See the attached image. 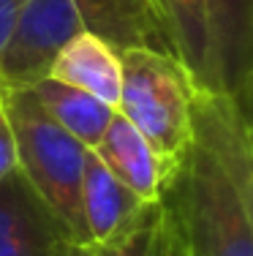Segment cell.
I'll return each instance as SVG.
<instances>
[{
  "mask_svg": "<svg viewBox=\"0 0 253 256\" xmlns=\"http://www.w3.org/2000/svg\"><path fill=\"white\" fill-rule=\"evenodd\" d=\"M161 199L185 256H253V112L196 90L188 148Z\"/></svg>",
  "mask_w": 253,
  "mask_h": 256,
  "instance_id": "obj_1",
  "label": "cell"
},
{
  "mask_svg": "<svg viewBox=\"0 0 253 256\" xmlns=\"http://www.w3.org/2000/svg\"><path fill=\"white\" fill-rule=\"evenodd\" d=\"M79 33L98 36L117 52L144 46L174 58L153 0H25L0 60V84L33 88Z\"/></svg>",
  "mask_w": 253,
  "mask_h": 256,
  "instance_id": "obj_2",
  "label": "cell"
},
{
  "mask_svg": "<svg viewBox=\"0 0 253 256\" xmlns=\"http://www.w3.org/2000/svg\"><path fill=\"white\" fill-rule=\"evenodd\" d=\"M0 106L16 144V169L79 246L90 248L82 218V174L87 148L65 134L35 98L33 88H3Z\"/></svg>",
  "mask_w": 253,
  "mask_h": 256,
  "instance_id": "obj_3",
  "label": "cell"
},
{
  "mask_svg": "<svg viewBox=\"0 0 253 256\" xmlns=\"http://www.w3.org/2000/svg\"><path fill=\"white\" fill-rule=\"evenodd\" d=\"M120 74L114 109L153 144L172 178L191 139L196 84L172 54L144 46L120 52Z\"/></svg>",
  "mask_w": 253,
  "mask_h": 256,
  "instance_id": "obj_4",
  "label": "cell"
},
{
  "mask_svg": "<svg viewBox=\"0 0 253 256\" xmlns=\"http://www.w3.org/2000/svg\"><path fill=\"white\" fill-rule=\"evenodd\" d=\"M74 242L19 169L0 180V256H63Z\"/></svg>",
  "mask_w": 253,
  "mask_h": 256,
  "instance_id": "obj_5",
  "label": "cell"
},
{
  "mask_svg": "<svg viewBox=\"0 0 253 256\" xmlns=\"http://www.w3.org/2000/svg\"><path fill=\"white\" fill-rule=\"evenodd\" d=\"M213 84L253 112V0H207Z\"/></svg>",
  "mask_w": 253,
  "mask_h": 256,
  "instance_id": "obj_6",
  "label": "cell"
},
{
  "mask_svg": "<svg viewBox=\"0 0 253 256\" xmlns=\"http://www.w3.org/2000/svg\"><path fill=\"white\" fill-rule=\"evenodd\" d=\"M98 161L142 202H158L169 172L155 148L114 109L101 142L93 148Z\"/></svg>",
  "mask_w": 253,
  "mask_h": 256,
  "instance_id": "obj_7",
  "label": "cell"
},
{
  "mask_svg": "<svg viewBox=\"0 0 253 256\" xmlns=\"http://www.w3.org/2000/svg\"><path fill=\"white\" fill-rule=\"evenodd\" d=\"M52 79L90 93L106 106H117L120 98V52L93 33H79L60 46L49 66Z\"/></svg>",
  "mask_w": 253,
  "mask_h": 256,
  "instance_id": "obj_8",
  "label": "cell"
},
{
  "mask_svg": "<svg viewBox=\"0 0 253 256\" xmlns=\"http://www.w3.org/2000/svg\"><path fill=\"white\" fill-rule=\"evenodd\" d=\"M144 204L147 202H142L136 194H131L98 161V156L87 150L82 174V218L90 246L106 242L117 237L123 229H128Z\"/></svg>",
  "mask_w": 253,
  "mask_h": 256,
  "instance_id": "obj_9",
  "label": "cell"
},
{
  "mask_svg": "<svg viewBox=\"0 0 253 256\" xmlns=\"http://www.w3.org/2000/svg\"><path fill=\"white\" fill-rule=\"evenodd\" d=\"M166 28L169 44L196 90H215L210 60L207 0H153Z\"/></svg>",
  "mask_w": 253,
  "mask_h": 256,
  "instance_id": "obj_10",
  "label": "cell"
},
{
  "mask_svg": "<svg viewBox=\"0 0 253 256\" xmlns=\"http://www.w3.org/2000/svg\"><path fill=\"white\" fill-rule=\"evenodd\" d=\"M33 93L41 101L44 112L87 150H93L101 142V136H104L106 126H109L114 114V109L106 106L104 101L93 98L90 93H82L71 84L57 82L52 76L38 79L33 84Z\"/></svg>",
  "mask_w": 253,
  "mask_h": 256,
  "instance_id": "obj_11",
  "label": "cell"
},
{
  "mask_svg": "<svg viewBox=\"0 0 253 256\" xmlns=\"http://www.w3.org/2000/svg\"><path fill=\"white\" fill-rule=\"evenodd\" d=\"M87 256H185L172 212L158 202H147L128 229L98 246H90Z\"/></svg>",
  "mask_w": 253,
  "mask_h": 256,
  "instance_id": "obj_12",
  "label": "cell"
},
{
  "mask_svg": "<svg viewBox=\"0 0 253 256\" xmlns=\"http://www.w3.org/2000/svg\"><path fill=\"white\" fill-rule=\"evenodd\" d=\"M16 169V144L14 134H11L8 118H5L3 106H0V180Z\"/></svg>",
  "mask_w": 253,
  "mask_h": 256,
  "instance_id": "obj_13",
  "label": "cell"
},
{
  "mask_svg": "<svg viewBox=\"0 0 253 256\" xmlns=\"http://www.w3.org/2000/svg\"><path fill=\"white\" fill-rule=\"evenodd\" d=\"M22 3L25 0H0V60H3L5 44L11 38V30H14V22H16Z\"/></svg>",
  "mask_w": 253,
  "mask_h": 256,
  "instance_id": "obj_14",
  "label": "cell"
},
{
  "mask_svg": "<svg viewBox=\"0 0 253 256\" xmlns=\"http://www.w3.org/2000/svg\"><path fill=\"white\" fill-rule=\"evenodd\" d=\"M63 256H87V248H84V246H76V242H74V246H71Z\"/></svg>",
  "mask_w": 253,
  "mask_h": 256,
  "instance_id": "obj_15",
  "label": "cell"
}]
</instances>
